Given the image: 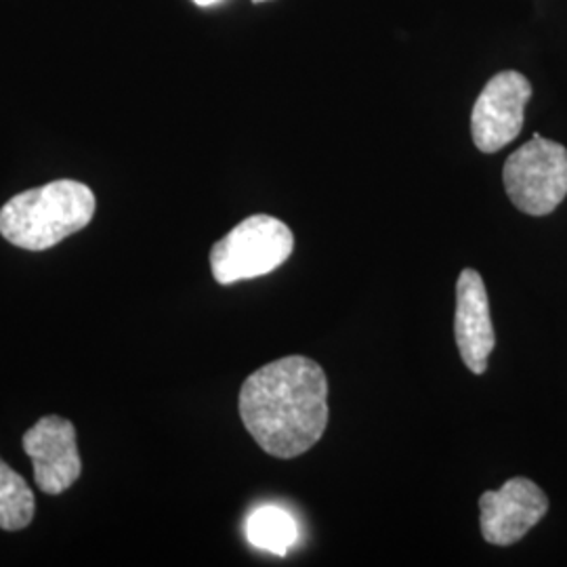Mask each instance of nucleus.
Returning a JSON list of instances; mask_svg holds the SVG:
<instances>
[{"mask_svg":"<svg viewBox=\"0 0 567 567\" xmlns=\"http://www.w3.org/2000/svg\"><path fill=\"white\" fill-rule=\"evenodd\" d=\"M240 416L252 440L276 458H297L328 425V379L305 355H286L255 370L240 389Z\"/></svg>","mask_w":567,"mask_h":567,"instance_id":"f257e3e1","label":"nucleus"},{"mask_svg":"<svg viewBox=\"0 0 567 567\" xmlns=\"http://www.w3.org/2000/svg\"><path fill=\"white\" fill-rule=\"evenodd\" d=\"M95 206V194L84 183H47L21 192L0 208V234L23 250H49L91 224Z\"/></svg>","mask_w":567,"mask_h":567,"instance_id":"f03ea898","label":"nucleus"},{"mask_svg":"<svg viewBox=\"0 0 567 567\" xmlns=\"http://www.w3.org/2000/svg\"><path fill=\"white\" fill-rule=\"evenodd\" d=\"M295 236L288 225L269 215H252L236 225L210 250V269L224 286L261 278L288 261Z\"/></svg>","mask_w":567,"mask_h":567,"instance_id":"7ed1b4c3","label":"nucleus"},{"mask_svg":"<svg viewBox=\"0 0 567 567\" xmlns=\"http://www.w3.org/2000/svg\"><path fill=\"white\" fill-rule=\"evenodd\" d=\"M511 203L532 217L550 215L567 196V150L534 135L513 152L503 168Z\"/></svg>","mask_w":567,"mask_h":567,"instance_id":"20e7f679","label":"nucleus"},{"mask_svg":"<svg viewBox=\"0 0 567 567\" xmlns=\"http://www.w3.org/2000/svg\"><path fill=\"white\" fill-rule=\"evenodd\" d=\"M532 84L522 72L507 70L487 81L471 112V135L480 152L494 154L517 140L526 122Z\"/></svg>","mask_w":567,"mask_h":567,"instance_id":"39448f33","label":"nucleus"},{"mask_svg":"<svg viewBox=\"0 0 567 567\" xmlns=\"http://www.w3.org/2000/svg\"><path fill=\"white\" fill-rule=\"evenodd\" d=\"M547 494L526 477H513L501 489H487L480 498V524L489 545L511 547L547 515Z\"/></svg>","mask_w":567,"mask_h":567,"instance_id":"423d86ee","label":"nucleus"},{"mask_svg":"<svg viewBox=\"0 0 567 567\" xmlns=\"http://www.w3.org/2000/svg\"><path fill=\"white\" fill-rule=\"evenodd\" d=\"M23 452L32 458L34 482L44 494H61L82 473L76 429L61 416H42L21 440Z\"/></svg>","mask_w":567,"mask_h":567,"instance_id":"0eeeda50","label":"nucleus"},{"mask_svg":"<svg viewBox=\"0 0 567 567\" xmlns=\"http://www.w3.org/2000/svg\"><path fill=\"white\" fill-rule=\"evenodd\" d=\"M454 337L466 368L473 374H484L496 347V334L489 316L486 284L475 269H463L456 282Z\"/></svg>","mask_w":567,"mask_h":567,"instance_id":"6e6552de","label":"nucleus"},{"mask_svg":"<svg viewBox=\"0 0 567 567\" xmlns=\"http://www.w3.org/2000/svg\"><path fill=\"white\" fill-rule=\"evenodd\" d=\"M250 545L264 548L267 553L284 557L288 548L297 543L299 529L295 517L280 507L257 508L246 524Z\"/></svg>","mask_w":567,"mask_h":567,"instance_id":"1a4fd4ad","label":"nucleus"},{"mask_svg":"<svg viewBox=\"0 0 567 567\" xmlns=\"http://www.w3.org/2000/svg\"><path fill=\"white\" fill-rule=\"evenodd\" d=\"M34 492L18 471L0 458V527L20 532L32 524L37 511Z\"/></svg>","mask_w":567,"mask_h":567,"instance_id":"9d476101","label":"nucleus"},{"mask_svg":"<svg viewBox=\"0 0 567 567\" xmlns=\"http://www.w3.org/2000/svg\"><path fill=\"white\" fill-rule=\"evenodd\" d=\"M198 7H210V4H215V2H219V0H194Z\"/></svg>","mask_w":567,"mask_h":567,"instance_id":"9b49d317","label":"nucleus"},{"mask_svg":"<svg viewBox=\"0 0 567 567\" xmlns=\"http://www.w3.org/2000/svg\"><path fill=\"white\" fill-rule=\"evenodd\" d=\"M255 2H264V0H255Z\"/></svg>","mask_w":567,"mask_h":567,"instance_id":"f8f14e48","label":"nucleus"}]
</instances>
